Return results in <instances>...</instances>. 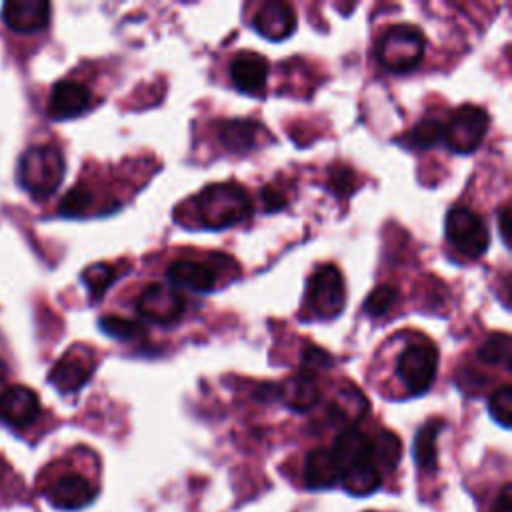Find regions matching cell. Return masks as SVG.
Listing matches in <instances>:
<instances>
[{"label":"cell","mask_w":512,"mask_h":512,"mask_svg":"<svg viewBox=\"0 0 512 512\" xmlns=\"http://www.w3.org/2000/svg\"><path fill=\"white\" fill-rule=\"evenodd\" d=\"M398 378L412 396L426 394L436 378L438 352L428 340L406 344L398 356Z\"/></svg>","instance_id":"cell-4"},{"label":"cell","mask_w":512,"mask_h":512,"mask_svg":"<svg viewBox=\"0 0 512 512\" xmlns=\"http://www.w3.org/2000/svg\"><path fill=\"white\" fill-rule=\"evenodd\" d=\"M278 396L290 410L304 412V410H310L318 402L320 390H318L314 376L302 372V374H296V376H290L288 380H284L278 386Z\"/></svg>","instance_id":"cell-19"},{"label":"cell","mask_w":512,"mask_h":512,"mask_svg":"<svg viewBox=\"0 0 512 512\" xmlns=\"http://www.w3.org/2000/svg\"><path fill=\"white\" fill-rule=\"evenodd\" d=\"M98 326L106 336H110L114 340H122V342L140 338L144 334V326L140 322L122 318V316H102Z\"/></svg>","instance_id":"cell-27"},{"label":"cell","mask_w":512,"mask_h":512,"mask_svg":"<svg viewBox=\"0 0 512 512\" xmlns=\"http://www.w3.org/2000/svg\"><path fill=\"white\" fill-rule=\"evenodd\" d=\"M490 512H512V488H510V484H504V488L498 494Z\"/></svg>","instance_id":"cell-34"},{"label":"cell","mask_w":512,"mask_h":512,"mask_svg":"<svg viewBox=\"0 0 512 512\" xmlns=\"http://www.w3.org/2000/svg\"><path fill=\"white\" fill-rule=\"evenodd\" d=\"M444 138V126L436 118L420 120L404 138V146L408 148H432Z\"/></svg>","instance_id":"cell-24"},{"label":"cell","mask_w":512,"mask_h":512,"mask_svg":"<svg viewBox=\"0 0 512 512\" xmlns=\"http://www.w3.org/2000/svg\"><path fill=\"white\" fill-rule=\"evenodd\" d=\"M396 300H398L396 288H392V286H388V284L376 286V288L370 292V296L366 298L364 310H366V314H370V316L376 318V316L386 314V312L396 304Z\"/></svg>","instance_id":"cell-31"},{"label":"cell","mask_w":512,"mask_h":512,"mask_svg":"<svg viewBox=\"0 0 512 512\" xmlns=\"http://www.w3.org/2000/svg\"><path fill=\"white\" fill-rule=\"evenodd\" d=\"M114 280H116L114 268L104 262H96L82 272V282H84L90 298H100Z\"/></svg>","instance_id":"cell-28"},{"label":"cell","mask_w":512,"mask_h":512,"mask_svg":"<svg viewBox=\"0 0 512 512\" xmlns=\"http://www.w3.org/2000/svg\"><path fill=\"white\" fill-rule=\"evenodd\" d=\"M306 304L322 320L336 318L344 310L346 284L336 266L324 264L308 278Z\"/></svg>","instance_id":"cell-5"},{"label":"cell","mask_w":512,"mask_h":512,"mask_svg":"<svg viewBox=\"0 0 512 512\" xmlns=\"http://www.w3.org/2000/svg\"><path fill=\"white\" fill-rule=\"evenodd\" d=\"M444 428L442 420H428L426 424H422L414 436V444H412V452H414V462L424 468H436V460H438V436Z\"/></svg>","instance_id":"cell-21"},{"label":"cell","mask_w":512,"mask_h":512,"mask_svg":"<svg viewBox=\"0 0 512 512\" xmlns=\"http://www.w3.org/2000/svg\"><path fill=\"white\" fill-rule=\"evenodd\" d=\"M332 408H336V414H340L344 420H358L366 414L368 402L356 386L346 384L338 390Z\"/></svg>","instance_id":"cell-26"},{"label":"cell","mask_w":512,"mask_h":512,"mask_svg":"<svg viewBox=\"0 0 512 512\" xmlns=\"http://www.w3.org/2000/svg\"><path fill=\"white\" fill-rule=\"evenodd\" d=\"M92 104L90 90L76 80H60L54 84L48 98V114L54 120L76 118Z\"/></svg>","instance_id":"cell-15"},{"label":"cell","mask_w":512,"mask_h":512,"mask_svg":"<svg viewBox=\"0 0 512 512\" xmlns=\"http://www.w3.org/2000/svg\"><path fill=\"white\" fill-rule=\"evenodd\" d=\"M46 498L52 506L62 508V510H78L88 506L94 496L96 488L86 480L82 474L68 472L58 476L48 488H46Z\"/></svg>","instance_id":"cell-12"},{"label":"cell","mask_w":512,"mask_h":512,"mask_svg":"<svg viewBox=\"0 0 512 512\" xmlns=\"http://www.w3.org/2000/svg\"><path fill=\"white\" fill-rule=\"evenodd\" d=\"M166 278L174 288H186L192 292H210L216 286V272L196 260H176L168 266Z\"/></svg>","instance_id":"cell-16"},{"label":"cell","mask_w":512,"mask_h":512,"mask_svg":"<svg viewBox=\"0 0 512 512\" xmlns=\"http://www.w3.org/2000/svg\"><path fill=\"white\" fill-rule=\"evenodd\" d=\"M340 482V466L328 448H314L304 460V484L310 490L332 488Z\"/></svg>","instance_id":"cell-17"},{"label":"cell","mask_w":512,"mask_h":512,"mask_svg":"<svg viewBox=\"0 0 512 512\" xmlns=\"http://www.w3.org/2000/svg\"><path fill=\"white\" fill-rule=\"evenodd\" d=\"M196 202L198 218L206 228L220 230L234 226L248 218L250 214V198L244 188L226 182V184H212L204 188Z\"/></svg>","instance_id":"cell-1"},{"label":"cell","mask_w":512,"mask_h":512,"mask_svg":"<svg viewBox=\"0 0 512 512\" xmlns=\"http://www.w3.org/2000/svg\"><path fill=\"white\" fill-rule=\"evenodd\" d=\"M486 132L488 114L474 104H466L460 106L448 120V126L444 128V140L452 152L470 154L482 144Z\"/></svg>","instance_id":"cell-7"},{"label":"cell","mask_w":512,"mask_h":512,"mask_svg":"<svg viewBox=\"0 0 512 512\" xmlns=\"http://www.w3.org/2000/svg\"><path fill=\"white\" fill-rule=\"evenodd\" d=\"M424 36L412 24L388 28L378 44V60L390 72H410L424 56Z\"/></svg>","instance_id":"cell-3"},{"label":"cell","mask_w":512,"mask_h":512,"mask_svg":"<svg viewBox=\"0 0 512 512\" xmlns=\"http://www.w3.org/2000/svg\"><path fill=\"white\" fill-rule=\"evenodd\" d=\"M136 310L142 318L156 324H170L184 312L182 296L164 284H148L136 300Z\"/></svg>","instance_id":"cell-8"},{"label":"cell","mask_w":512,"mask_h":512,"mask_svg":"<svg viewBox=\"0 0 512 512\" xmlns=\"http://www.w3.org/2000/svg\"><path fill=\"white\" fill-rule=\"evenodd\" d=\"M262 132V126L252 120H228L220 124L218 138L222 146H226L232 152H246L258 144V134Z\"/></svg>","instance_id":"cell-20"},{"label":"cell","mask_w":512,"mask_h":512,"mask_svg":"<svg viewBox=\"0 0 512 512\" xmlns=\"http://www.w3.org/2000/svg\"><path fill=\"white\" fill-rule=\"evenodd\" d=\"M268 72H270L268 60L258 52L242 50L230 62V78L234 88L250 96L260 94L264 90Z\"/></svg>","instance_id":"cell-14"},{"label":"cell","mask_w":512,"mask_h":512,"mask_svg":"<svg viewBox=\"0 0 512 512\" xmlns=\"http://www.w3.org/2000/svg\"><path fill=\"white\" fill-rule=\"evenodd\" d=\"M352 172L348 170V168H342V170H338L334 176H332V186H334V190H338V192H350V182H352Z\"/></svg>","instance_id":"cell-36"},{"label":"cell","mask_w":512,"mask_h":512,"mask_svg":"<svg viewBox=\"0 0 512 512\" xmlns=\"http://www.w3.org/2000/svg\"><path fill=\"white\" fill-rule=\"evenodd\" d=\"M330 364H332V356L326 350L312 346V344L306 346V350L302 354V372L304 374L312 376V372H316V370H328Z\"/></svg>","instance_id":"cell-32"},{"label":"cell","mask_w":512,"mask_h":512,"mask_svg":"<svg viewBox=\"0 0 512 512\" xmlns=\"http://www.w3.org/2000/svg\"><path fill=\"white\" fill-rule=\"evenodd\" d=\"M262 200H264L266 210H280V208L286 204L284 196H282L278 190H272V188H268V186L262 190Z\"/></svg>","instance_id":"cell-33"},{"label":"cell","mask_w":512,"mask_h":512,"mask_svg":"<svg viewBox=\"0 0 512 512\" xmlns=\"http://www.w3.org/2000/svg\"><path fill=\"white\" fill-rule=\"evenodd\" d=\"M92 368H94V360L88 352H78L76 348H70L52 366L48 380L58 392L72 394L88 382V378L92 376Z\"/></svg>","instance_id":"cell-9"},{"label":"cell","mask_w":512,"mask_h":512,"mask_svg":"<svg viewBox=\"0 0 512 512\" xmlns=\"http://www.w3.org/2000/svg\"><path fill=\"white\" fill-rule=\"evenodd\" d=\"M488 412L502 428H510V424H512V388H510V384H504L490 394Z\"/></svg>","instance_id":"cell-30"},{"label":"cell","mask_w":512,"mask_h":512,"mask_svg":"<svg viewBox=\"0 0 512 512\" xmlns=\"http://www.w3.org/2000/svg\"><path fill=\"white\" fill-rule=\"evenodd\" d=\"M2 20L20 34L40 32L48 26L50 4L46 0H10L2 6Z\"/></svg>","instance_id":"cell-13"},{"label":"cell","mask_w":512,"mask_h":512,"mask_svg":"<svg viewBox=\"0 0 512 512\" xmlns=\"http://www.w3.org/2000/svg\"><path fill=\"white\" fill-rule=\"evenodd\" d=\"M340 482L346 488V492L354 496H366L380 486V470L372 460H368L342 470Z\"/></svg>","instance_id":"cell-22"},{"label":"cell","mask_w":512,"mask_h":512,"mask_svg":"<svg viewBox=\"0 0 512 512\" xmlns=\"http://www.w3.org/2000/svg\"><path fill=\"white\" fill-rule=\"evenodd\" d=\"M92 192L86 188V186H74L70 188L64 198L60 200V206H58V212L66 218H78V216H84L90 206H92Z\"/></svg>","instance_id":"cell-29"},{"label":"cell","mask_w":512,"mask_h":512,"mask_svg":"<svg viewBox=\"0 0 512 512\" xmlns=\"http://www.w3.org/2000/svg\"><path fill=\"white\" fill-rule=\"evenodd\" d=\"M40 416V400L28 386H8L0 394V420L14 428L30 426Z\"/></svg>","instance_id":"cell-10"},{"label":"cell","mask_w":512,"mask_h":512,"mask_svg":"<svg viewBox=\"0 0 512 512\" xmlns=\"http://www.w3.org/2000/svg\"><path fill=\"white\" fill-rule=\"evenodd\" d=\"M370 450H372V460L376 468L392 470L400 462L402 442L394 432L382 430L374 440H370Z\"/></svg>","instance_id":"cell-23"},{"label":"cell","mask_w":512,"mask_h":512,"mask_svg":"<svg viewBox=\"0 0 512 512\" xmlns=\"http://www.w3.org/2000/svg\"><path fill=\"white\" fill-rule=\"evenodd\" d=\"M446 236L450 244L470 260L484 256L490 246V230L484 220L462 206H456L446 214Z\"/></svg>","instance_id":"cell-6"},{"label":"cell","mask_w":512,"mask_h":512,"mask_svg":"<svg viewBox=\"0 0 512 512\" xmlns=\"http://www.w3.org/2000/svg\"><path fill=\"white\" fill-rule=\"evenodd\" d=\"M66 162L58 146L38 144L30 146L18 164V180L24 190L36 198L50 196L62 182Z\"/></svg>","instance_id":"cell-2"},{"label":"cell","mask_w":512,"mask_h":512,"mask_svg":"<svg viewBox=\"0 0 512 512\" xmlns=\"http://www.w3.org/2000/svg\"><path fill=\"white\" fill-rule=\"evenodd\" d=\"M478 360L490 366L510 368V336L506 332L490 334L478 348Z\"/></svg>","instance_id":"cell-25"},{"label":"cell","mask_w":512,"mask_h":512,"mask_svg":"<svg viewBox=\"0 0 512 512\" xmlns=\"http://www.w3.org/2000/svg\"><path fill=\"white\" fill-rule=\"evenodd\" d=\"M508 226H510V208L508 204H504L500 208V214H498V230H500V238L504 242V246L508 248L510 246V232H508Z\"/></svg>","instance_id":"cell-35"},{"label":"cell","mask_w":512,"mask_h":512,"mask_svg":"<svg viewBox=\"0 0 512 512\" xmlns=\"http://www.w3.org/2000/svg\"><path fill=\"white\" fill-rule=\"evenodd\" d=\"M296 24L298 20H296L294 6L282 0L264 2L252 20L254 30L272 42H280L288 38L296 30Z\"/></svg>","instance_id":"cell-11"},{"label":"cell","mask_w":512,"mask_h":512,"mask_svg":"<svg viewBox=\"0 0 512 512\" xmlns=\"http://www.w3.org/2000/svg\"><path fill=\"white\" fill-rule=\"evenodd\" d=\"M330 452H332V456L336 458V462L340 466V474H342V470H346L350 466H356V464L372 460L370 438L362 430H358V428L342 430L336 436L334 448Z\"/></svg>","instance_id":"cell-18"}]
</instances>
